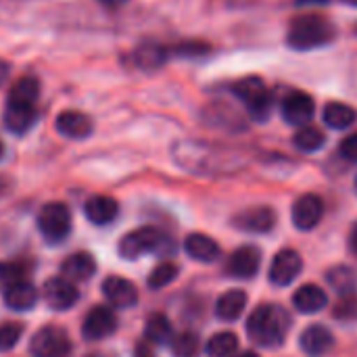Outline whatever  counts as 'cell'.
<instances>
[{
    "mask_svg": "<svg viewBox=\"0 0 357 357\" xmlns=\"http://www.w3.org/2000/svg\"><path fill=\"white\" fill-rule=\"evenodd\" d=\"M291 316L280 305H259L247 320V335L249 339L266 349L280 347L289 335Z\"/></svg>",
    "mask_w": 357,
    "mask_h": 357,
    "instance_id": "6da1fadb",
    "label": "cell"
},
{
    "mask_svg": "<svg viewBox=\"0 0 357 357\" xmlns=\"http://www.w3.org/2000/svg\"><path fill=\"white\" fill-rule=\"evenodd\" d=\"M335 36H337V29L326 17L307 13V15H299L291 21L289 33H287V44L295 50H312V48L333 42Z\"/></svg>",
    "mask_w": 357,
    "mask_h": 357,
    "instance_id": "7a4b0ae2",
    "label": "cell"
},
{
    "mask_svg": "<svg viewBox=\"0 0 357 357\" xmlns=\"http://www.w3.org/2000/svg\"><path fill=\"white\" fill-rule=\"evenodd\" d=\"M71 224H73L71 211L61 201L46 203L38 213V230L44 236V241L50 245H59L61 241H65L71 232Z\"/></svg>",
    "mask_w": 357,
    "mask_h": 357,
    "instance_id": "3957f363",
    "label": "cell"
},
{
    "mask_svg": "<svg viewBox=\"0 0 357 357\" xmlns=\"http://www.w3.org/2000/svg\"><path fill=\"white\" fill-rule=\"evenodd\" d=\"M163 245H167V238L159 228L142 226V228H136V230L128 232L126 236H121L117 251L123 259L134 261V259L142 257L144 253L161 251Z\"/></svg>",
    "mask_w": 357,
    "mask_h": 357,
    "instance_id": "277c9868",
    "label": "cell"
},
{
    "mask_svg": "<svg viewBox=\"0 0 357 357\" xmlns=\"http://www.w3.org/2000/svg\"><path fill=\"white\" fill-rule=\"evenodd\" d=\"M31 357H71L73 343L61 326H42L29 341Z\"/></svg>",
    "mask_w": 357,
    "mask_h": 357,
    "instance_id": "5b68a950",
    "label": "cell"
},
{
    "mask_svg": "<svg viewBox=\"0 0 357 357\" xmlns=\"http://www.w3.org/2000/svg\"><path fill=\"white\" fill-rule=\"evenodd\" d=\"M303 270V259L295 249H282L274 255L270 266V282L276 287H289Z\"/></svg>",
    "mask_w": 357,
    "mask_h": 357,
    "instance_id": "8992f818",
    "label": "cell"
},
{
    "mask_svg": "<svg viewBox=\"0 0 357 357\" xmlns=\"http://www.w3.org/2000/svg\"><path fill=\"white\" fill-rule=\"evenodd\" d=\"M117 328V318L113 314L111 307L105 305H94L82 324V335L86 341H102L107 337H111Z\"/></svg>",
    "mask_w": 357,
    "mask_h": 357,
    "instance_id": "52a82bcc",
    "label": "cell"
},
{
    "mask_svg": "<svg viewBox=\"0 0 357 357\" xmlns=\"http://www.w3.org/2000/svg\"><path fill=\"white\" fill-rule=\"evenodd\" d=\"M42 293H44V301L54 312H67L79 299V293L75 289V282H71V280H67L63 276H54V278L46 280Z\"/></svg>",
    "mask_w": 357,
    "mask_h": 357,
    "instance_id": "ba28073f",
    "label": "cell"
},
{
    "mask_svg": "<svg viewBox=\"0 0 357 357\" xmlns=\"http://www.w3.org/2000/svg\"><path fill=\"white\" fill-rule=\"evenodd\" d=\"M232 226L243 232L266 234L276 226V213L272 207H249L232 218Z\"/></svg>",
    "mask_w": 357,
    "mask_h": 357,
    "instance_id": "9c48e42d",
    "label": "cell"
},
{
    "mask_svg": "<svg viewBox=\"0 0 357 357\" xmlns=\"http://www.w3.org/2000/svg\"><path fill=\"white\" fill-rule=\"evenodd\" d=\"M324 215V203L318 195H303L293 205V224L297 230H314Z\"/></svg>",
    "mask_w": 357,
    "mask_h": 357,
    "instance_id": "30bf717a",
    "label": "cell"
},
{
    "mask_svg": "<svg viewBox=\"0 0 357 357\" xmlns=\"http://www.w3.org/2000/svg\"><path fill=\"white\" fill-rule=\"evenodd\" d=\"M299 345L307 357H324L335 347V335L324 324H312L301 333Z\"/></svg>",
    "mask_w": 357,
    "mask_h": 357,
    "instance_id": "8fae6325",
    "label": "cell"
},
{
    "mask_svg": "<svg viewBox=\"0 0 357 357\" xmlns=\"http://www.w3.org/2000/svg\"><path fill=\"white\" fill-rule=\"evenodd\" d=\"M314 111H316V105L307 92L293 90L282 100V117H284V121H289L293 126H307L310 119L314 117Z\"/></svg>",
    "mask_w": 357,
    "mask_h": 357,
    "instance_id": "7c38bea8",
    "label": "cell"
},
{
    "mask_svg": "<svg viewBox=\"0 0 357 357\" xmlns=\"http://www.w3.org/2000/svg\"><path fill=\"white\" fill-rule=\"evenodd\" d=\"M102 295L117 310H130V307H134L138 303V289L130 280H126L121 276H109V278H105V282H102Z\"/></svg>",
    "mask_w": 357,
    "mask_h": 357,
    "instance_id": "4fadbf2b",
    "label": "cell"
},
{
    "mask_svg": "<svg viewBox=\"0 0 357 357\" xmlns=\"http://www.w3.org/2000/svg\"><path fill=\"white\" fill-rule=\"evenodd\" d=\"M261 266V253L255 249V247H241L236 249L228 264H226V272L232 276V278H253L257 274Z\"/></svg>",
    "mask_w": 357,
    "mask_h": 357,
    "instance_id": "5bb4252c",
    "label": "cell"
},
{
    "mask_svg": "<svg viewBox=\"0 0 357 357\" xmlns=\"http://www.w3.org/2000/svg\"><path fill=\"white\" fill-rule=\"evenodd\" d=\"M56 132L65 138H73V140H82V138H88L92 134V119L82 113V111H61L56 115Z\"/></svg>",
    "mask_w": 357,
    "mask_h": 357,
    "instance_id": "9a60e30c",
    "label": "cell"
},
{
    "mask_svg": "<svg viewBox=\"0 0 357 357\" xmlns=\"http://www.w3.org/2000/svg\"><path fill=\"white\" fill-rule=\"evenodd\" d=\"M84 215L94 226H107L119 215V205L113 197L94 195L84 203Z\"/></svg>",
    "mask_w": 357,
    "mask_h": 357,
    "instance_id": "2e32d148",
    "label": "cell"
},
{
    "mask_svg": "<svg viewBox=\"0 0 357 357\" xmlns=\"http://www.w3.org/2000/svg\"><path fill=\"white\" fill-rule=\"evenodd\" d=\"M2 299H4L8 310L29 312L38 303V289L27 280H19V282H13V284L4 287Z\"/></svg>",
    "mask_w": 357,
    "mask_h": 357,
    "instance_id": "e0dca14e",
    "label": "cell"
},
{
    "mask_svg": "<svg viewBox=\"0 0 357 357\" xmlns=\"http://www.w3.org/2000/svg\"><path fill=\"white\" fill-rule=\"evenodd\" d=\"M96 274V259L90 253H73L61 264V276L71 282L90 280Z\"/></svg>",
    "mask_w": 357,
    "mask_h": 357,
    "instance_id": "ac0fdd59",
    "label": "cell"
},
{
    "mask_svg": "<svg viewBox=\"0 0 357 357\" xmlns=\"http://www.w3.org/2000/svg\"><path fill=\"white\" fill-rule=\"evenodd\" d=\"M326 303H328V295L318 284H303L293 295V305L301 314H318L326 307Z\"/></svg>",
    "mask_w": 357,
    "mask_h": 357,
    "instance_id": "d6986e66",
    "label": "cell"
},
{
    "mask_svg": "<svg viewBox=\"0 0 357 357\" xmlns=\"http://www.w3.org/2000/svg\"><path fill=\"white\" fill-rule=\"evenodd\" d=\"M184 251L188 253V257H192L195 261H201V264H209V261H215L220 257V245L207 236V234H201V232H195V234H188L186 241H184Z\"/></svg>",
    "mask_w": 357,
    "mask_h": 357,
    "instance_id": "ffe728a7",
    "label": "cell"
},
{
    "mask_svg": "<svg viewBox=\"0 0 357 357\" xmlns=\"http://www.w3.org/2000/svg\"><path fill=\"white\" fill-rule=\"evenodd\" d=\"M247 307V293L241 289H230L215 303V316L224 322H234L243 316Z\"/></svg>",
    "mask_w": 357,
    "mask_h": 357,
    "instance_id": "44dd1931",
    "label": "cell"
},
{
    "mask_svg": "<svg viewBox=\"0 0 357 357\" xmlns=\"http://www.w3.org/2000/svg\"><path fill=\"white\" fill-rule=\"evenodd\" d=\"M36 107L31 105H8L4 109V126L13 132V134H25L33 121H36Z\"/></svg>",
    "mask_w": 357,
    "mask_h": 357,
    "instance_id": "7402d4cb",
    "label": "cell"
},
{
    "mask_svg": "<svg viewBox=\"0 0 357 357\" xmlns=\"http://www.w3.org/2000/svg\"><path fill=\"white\" fill-rule=\"evenodd\" d=\"M38 98H40V84H38V79L29 77V75H23L8 90L6 102L8 105H31V107H36Z\"/></svg>",
    "mask_w": 357,
    "mask_h": 357,
    "instance_id": "603a6c76",
    "label": "cell"
},
{
    "mask_svg": "<svg viewBox=\"0 0 357 357\" xmlns=\"http://www.w3.org/2000/svg\"><path fill=\"white\" fill-rule=\"evenodd\" d=\"M144 339L153 345H165L174 339L172 322L165 314H151L144 324Z\"/></svg>",
    "mask_w": 357,
    "mask_h": 357,
    "instance_id": "cb8c5ba5",
    "label": "cell"
},
{
    "mask_svg": "<svg viewBox=\"0 0 357 357\" xmlns=\"http://www.w3.org/2000/svg\"><path fill=\"white\" fill-rule=\"evenodd\" d=\"M324 123L333 130H347L356 123L357 113L354 107L345 105V102H328L324 107Z\"/></svg>",
    "mask_w": 357,
    "mask_h": 357,
    "instance_id": "d4e9b609",
    "label": "cell"
},
{
    "mask_svg": "<svg viewBox=\"0 0 357 357\" xmlns=\"http://www.w3.org/2000/svg\"><path fill=\"white\" fill-rule=\"evenodd\" d=\"M326 282L333 291H337L341 297L354 295L357 287L356 272L349 266H335L326 272Z\"/></svg>",
    "mask_w": 357,
    "mask_h": 357,
    "instance_id": "484cf974",
    "label": "cell"
},
{
    "mask_svg": "<svg viewBox=\"0 0 357 357\" xmlns=\"http://www.w3.org/2000/svg\"><path fill=\"white\" fill-rule=\"evenodd\" d=\"M134 59H136V65L142 67V69H157L165 63L167 59V50L159 44V42H142L136 52H134Z\"/></svg>",
    "mask_w": 357,
    "mask_h": 357,
    "instance_id": "4316f807",
    "label": "cell"
},
{
    "mask_svg": "<svg viewBox=\"0 0 357 357\" xmlns=\"http://www.w3.org/2000/svg\"><path fill=\"white\" fill-rule=\"evenodd\" d=\"M230 92H232L236 98H241L245 105H249V102H253L255 98H259L261 94H266V92H268V86L264 84L261 77L249 75V77L236 79V82L230 86Z\"/></svg>",
    "mask_w": 357,
    "mask_h": 357,
    "instance_id": "83f0119b",
    "label": "cell"
},
{
    "mask_svg": "<svg viewBox=\"0 0 357 357\" xmlns=\"http://www.w3.org/2000/svg\"><path fill=\"white\" fill-rule=\"evenodd\" d=\"M205 351L209 357H232L238 351V337L228 331L218 333L207 341Z\"/></svg>",
    "mask_w": 357,
    "mask_h": 357,
    "instance_id": "f1b7e54d",
    "label": "cell"
},
{
    "mask_svg": "<svg viewBox=\"0 0 357 357\" xmlns=\"http://www.w3.org/2000/svg\"><path fill=\"white\" fill-rule=\"evenodd\" d=\"M324 142H326L324 132L318 130V128H314V126H301V128L295 132V136H293V144H295L299 151H303V153H314V151H318Z\"/></svg>",
    "mask_w": 357,
    "mask_h": 357,
    "instance_id": "f546056e",
    "label": "cell"
},
{
    "mask_svg": "<svg viewBox=\"0 0 357 357\" xmlns=\"http://www.w3.org/2000/svg\"><path fill=\"white\" fill-rule=\"evenodd\" d=\"M201 349V341L197 333L184 331L172 339V351L176 357H195Z\"/></svg>",
    "mask_w": 357,
    "mask_h": 357,
    "instance_id": "4dcf8cb0",
    "label": "cell"
},
{
    "mask_svg": "<svg viewBox=\"0 0 357 357\" xmlns=\"http://www.w3.org/2000/svg\"><path fill=\"white\" fill-rule=\"evenodd\" d=\"M176 278H178V266L172 261H163L149 274L146 284H149V289L159 291V289H165L167 284H172Z\"/></svg>",
    "mask_w": 357,
    "mask_h": 357,
    "instance_id": "1f68e13d",
    "label": "cell"
},
{
    "mask_svg": "<svg viewBox=\"0 0 357 357\" xmlns=\"http://www.w3.org/2000/svg\"><path fill=\"white\" fill-rule=\"evenodd\" d=\"M23 324L19 322H4L0 326V351H10L23 337Z\"/></svg>",
    "mask_w": 357,
    "mask_h": 357,
    "instance_id": "d6a6232c",
    "label": "cell"
},
{
    "mask_svg": "<svg viewBox=\"0 0 357 357\" xmlns=\"http://www.w3.org/2000/svg\"><path fill=\"white\" fill-rule=\"evenodd\" d=\"M333 316L341 322H357V295H345L335 305Z\"/></svg>",
    "mask_w": 357,
    "mask_h": 357,
    "instance_id": "836d02e7",
    "label": "cell"
},
{
    "mask_svg": "<svg viewBox=\"0 0 357 357\" xmlns=\"http://www.w3.org/2000/svg\"><path fill=\"white\" fill-rule=\"evenodd\" d=\"M25 272L27 268L19 261H0V284L8 287L13 282L25 280Z\"/></svg>",
    "mask_w": 357,
    "mask_h": 357,
    "instance_id": "e575fe53",
    "label": "cell"
},
{
    "mask_svg": "<svg viewBox=\"0 0 357 357\" xmlns=\"http://www.w3.org/2000/svg\"><path fill=\"white\" fill-rule=\"evenodd\" d=\"M174 52L178 56H201V54H207L209 52V44L207 42H201V40H186V42H180L174 46Z\"/></svg>",
    "mask_w": 357,
    "mask_h": 357,
    "instance_id": "d590c367",
    "label": "cell"
},
{
    "mask_svg": "<svg viewBox=\"0 0 357 357\" xmlns=\"http://www.w3.org/2000/svg\"><path fill=\"white\" fill-rule=\"evenodd\" d=\"M339 151H341V155H343L347 161H357V134L347 136V138L339 144Z\"/></svg>",
    "mask_w": 357,
    "mask_h": 357,
    "instance_id": "8d00e7d4",
    "label": "cell"
},
{
    "mask_svg": "<svg viewBox=\"0 0 357 357\" xmlns=\"http://www.w3.org/2000/svg\"><path fill=\"white\" fill-rule=\"evenodd\" d=\"M134 357H155V349H153V343H149L146 339L140 341L134 349Z\"/></svg>",
    "mask_w": 357,
    "mask_h": 357,
    "instance_id": "74e56055",
    "label": "cell"
},
{
    "mask_svg": "<svg viewBox=\"0 0 357 357\" xmlns=\"http://www.w3.org/2000/svg\"><path fill=\"white\" fill-rule=\"evenodd\" d=\"M349 249L357 257V224L351 228V234H349Z\"/></svg>",
    "mask_w": 357,
    "mask_h": 357,
    "instance_id": "f35d334b",
    "label": "cell"
},
{
    "mask_svg": "<svg viewBox=\"0 0 357 357\" xmlns=\"http://www.w3.org/2000/svg\"><path fill=\"white\" fill-rule=\"evenodd\" d=\"M8 75H10V69H8V65L4 63V61H0V86L8 79Z\"/></svg>",
    "mask_w": 357,
    "mask_h": 357,
    "instance_id": "ab89813d",
    "label": "cell"
},
{
    "mask_svg": "<svg viewBox=\"0 0 357 357\" xmlns=\"http://www.w3.org/2000/svg\"><path fill=\"white\" fill-rule=\"evenodd\" d=\"M331 0H295L297 6H312V4H328Z\"/></svg>",
    "mask_w": 357,
    "mask_h": 357,
    "instance_id": "60d3db41",
    "label": "cell"
},
{
    "mask_svg": "<svg viewBox=\"0 0 357 357\" xmlns=\"http://www.w3.org/2000/svg\"><path fill=\"white\" fill-rule=\"evenodd\" d=\"M100 4H105V6H109V8H117V6H121V4H126L128 0H98Z\"/></svg>",
    "mask_w": 357,
    "mask_h": 357,
    "instance_id": "b9f144b4",
    "label": "cell"
},
{
    "mask_svg": "<svg viewBox=\"0 0 357 357\" xmlns=\"http://www.w3.org/2000/svg\"><path fill=\"white\" fill-rule=\"evenodd\" d=\"M236 357H259L255 351H243L241 356H236Z\"/></svg>",
    "mask_w": 357,
    "mask_h": 357,
    "instance_id": "7bdbcfd3",
    "label": "cell"
},
{
    "mask_svg": "<svg viewBox=\"0 0 357 357\" xmlns=\"http://www.w3.org/2000/svg\"><path fill=\"white\" fill-rule=\"evenodd\" d=\"M86 357H113V356H109V354H88Z\"/></svg>",
    "mask_w": 357,
    "mask_h": 357,
    "instance_id": "ee69618b",
    "label": "cell"
},
{
    "mask_svg": "<svg viewBox=\"0 0 357 357\" xmlns=\"http://www.w3.org/2000/svg\"><path fill=\"white\" fill-rule=\"evenodd\" d=\"M2 155H4V144H2V140H0V159H2Z\"/></svg>",
    "mask_w": 357,
    "mask_h": 357,
    "instance_id": "f6af8a7d",
    "label": "cell"
},
{
    "mask_svg": "<svg viewBox=\"0 0 357 357\" xmlns=\"http://www.w3.org/2000/svg\"><path fill=\"white\" fill-rule=\"evenodd\" d=\"M343 2H347V4H351V6H357V0H343Z\"/></svg>",
    "mask_w": 357,
    "mask_h": 357,
    "instance_id": "bcb514c9",
    "label": "cell"
},
{
    "mask_svg": "<svg viewBox=\"0 0 357 357\" xmlns=\"http://www.w3.org/2000/svg\"><path fill=\"white\" fill-rule=\"evenodd\" d=\"M356 192H357V180H356Z\"/></svg>",
    "mask_w": 357,
    "mask_h": 357,
    "instance_id": "7dc6e473",
    "label": "cell"
}]
</instances>
